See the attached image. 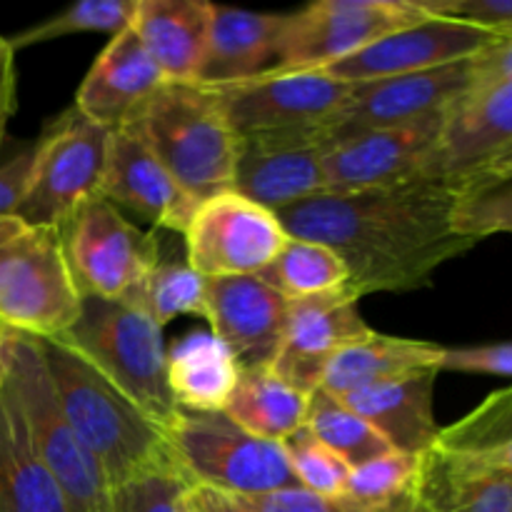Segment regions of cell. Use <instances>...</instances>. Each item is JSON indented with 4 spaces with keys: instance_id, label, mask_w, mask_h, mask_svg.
<instances>
[{
    "instance_id": "obj_1",
    "label": "cell",
    "mask_w": 512,
    "mask_h": 512,
    "mask_svg": "<svg viewBox=\"0 0 512 512\" xmlns=\"http://www.w3.org/2000/svg\"><path fill=\"white\" fill-rule=\"evenodd\" d=\"M460 190L443 180H410L358 193H323L275 213L288 238L320 243L348 268L355 300L430 285L435 270L473 250L458 235L453 210Z\"/></svg>"
},
{
    "instance_id": "obj_2",
    "label": "cell",
    "mask_w": 512,
    "mask_h": 512,
    "mask_svg": "<svg viewBox=\"0 0 512 512\" xmlns=\"http://www.w3.org/2000/svg\"><path fill=\"white\" fill-rule=\"evenodd\" d=\"M43 348L60 408L100 463L110 490L138 475L180 470L168 433L158 423L73 350L55 340H43Z\"/></svg>"
},
{
    "instance_id": "obj_3",
    "label": "cell",
    "mask_w": 512,
    "mask_h": 512,
    "mask_svg": "<svg viewBox=\"0 0 512 512\" xmlns=\"http://www.w3.org/2000/svg\"><path fill=\"white\" fill-rule=\"evenodd\" d=\"M120 128L133 135L198 203L233 190L238 135L203 85H160Z\"/></svg>"
},
{
    "instance_id": "obj_4",
    "label": "cell",
    "mask_w": 512,
    "mask_h": 512,
    "mask_svg": "<svg viewBox=\"0 0 512 512\" xmlns=\"http://www.w3.org/2000/svg\"><path fill=\"white\" fill-rule=\"evenodd\" d=\"M168 433L178 405L168 390L163 328L120 300L83 298L73 328L55 338Z\"/></svg>"
},
{
    "instance_id": "obj_5",
    "label": "cell",
    "mask_w": 512,
    "mask_h": 512,
    "mask_svg": "<svg viewBox=\"0 0 512 512\" xmlns=\"http://www.w3.org/2000/svg\"><path fill=\"white\" fill-rule=\"evenodd\" d=\"M5 355V385L23 413L40 460L63 490L70 512H110V483L60 408L43 340L10 330Z\"/></svg>"
},
{
    "instance_id": "obj_6",
    "label": "cell",
    "mask_w": 512,
    "mask_h": 512,
    "mask_svg": "<svg viewBox=\"0 0 512 512\" xmlns=\"http://www.w3.org/2000/svg\"><path fill=\"white\" fill-rule=\"evenodd\" d=\"M168 438L180 470L193 485L235 498L300 488L283 445L255 438L225 413L178 410Z\"/></svg>"
},
{
    "instance_id": "obj_7",
    "label": "cell",
    "mask_w": 512,
    "mask_h": 512,
    "mask_svg": "<svg viewBox=\"0 0 512 512\" xmlns=\"http://www.w3.org/2000/svg\"><path fill=\"white\" fill-rule=\"evenodd\" d=\"M75 288L58 228L25 225L0 258V323L38 340H55L80 318Z\"/></svg>"
},
{
    "instance_id": "obj_8",
    "label": "cell",
    "mask_w": 512,
    "mask_h": 512,
    "mask_svg": "<svg viewBox=\"0 0 512 512\" xmlns=\"http://www.w3.org/2000/svg\"><path fill=\"white\" fill-rule=\"evenodd\" d=\"M110 130L85 118L75 105L43 128L33 180L15 218L25 225L63 228L80 203L100 193Z\"/></svg>"
},
{
    "instance_id": "obj_9",
    "label": "cell",
    "mask_w": 512,
    "mask_h": 512,
    "mask_svg": "<svg viewBox=\"0 0 512 512\" xmlns=\"http://www.w3.org/2000/svg\"><path fill=\"white\" fill-rule=\"evenodd\" d=\"M65 260L83 298L125 300L158 265V238L145 233L103 195H90L60 228Z\"/></svg>"
},
{
    "instance_id": "obj_10",
    "label": "cell",
    "mask_w": 512,
    "mask_h": 512,
    "mask_svg": "<svg viewBox=\"0 0 512 512\" xmlns=\"http://www.w3.org/2000/svg\"><path fill=\"white\" fill-rule=\"evenodd\" d=\"M423 18L415 0H320L285 15L273 70H320Z\"/></svg>"
},
{
    "instance_id": "obj_11",
    "label": "cell",
    "mask_w": 512,
    "mask_h": 512,
    "mask_svg": "<svg viewBox=\"0 0 512 512\" xmlns=\"http://www.w3.org/2000/svg\"><path fill=\"white\" fill-rule=\"evenodd\" d=\"M183 235L188 265L205 280L258 275L288 240L273 210L235 190L203 200Z\"/></svg>"
},
{
    "instance_id": "obj_12",
    "label": "cell",
    "mask_w": 512,
    "mask_h": 512,
    "mask_svg": "<svg viewBox=\"0 0 512 512\" xmlns=\"http://www.w3.org/2000/svg\"><path fill=\"white\" fill-rule=\"evenodd\" d=\"M203 88L213 93L238 138L268 130L323 125L348 103L353 93L350 83L328 78L318 70H268L238 83Z\"/></svg>"
},
{
    "instance_id": "obj_13",
    "label": "cell",
    "mask_w": 512,
    "mask_h": 512,
    "mask_svg": "<svg viewBox=\"0 0 512 512\" xmlns=\"http://www.w3.org/2000/svg\"><path fill=\"white\" fill-rule=\"evenodd\" d=\"M330 143L325 125L240 135L233 190L273 213L323 195Z\"/></svg>"
},
{
    "instance_id": "obj_14",
    "label": "cell",
    "mask_w": 512,
    "mask_h": 512,
    "mask_svg": "<svg viewBox=\"0 0 512 512\" xmlns=\"http://www.w3.org/2000/svg\"><path fill=\"white\" fill-rule=\"evenodd\" d=\"M498 40L500 38L473 28V25L425 13V18L418 23L383 35L368 48L358 50V53L338 60V63L325 65L318 73L350 85L398 78V75L420 73V70L470 60L483 50L493 48Z\"/></svg>"
},
{
    "instance_id": "obj_15",
    "label": "cell",
    "mask_w": 512,
    "mask_h": 512,
    "mask_svg": "<svg viewBox=\"0 0 512 512\" xmlns=\"http://www.w3.org/2000/svg\"><path fill=\"white\" fill-rule=\"evenodd\" d=\"M473 58L398 78L355 83L348 103L325 125L330 140L348 138L375 128L418 123L440 115L470 93Z\"/></svg>"
},
{
    "instance_id": "obj_16",
    "label": "cell",
    "mask_w": 512,
    "mask_h": 512,
    "mask_svg": "<svg viewBox=\"0 0 512 512\" xmlns=\"http://www.w3.org/2000/svg\"><path fill=\"white\" fill-rule=\"evenodd\" d=\"M443 115L333 140L323 158L325 193H358L415 180L438 143Z\"/></svg>"
},
{
    "instance_id": "obj_17",
    "label": "cell",
    "mask_w": 512,
    "mask_h": 512,
    "mask_svg": "<svg viewBox=\"0 0 512 512\" xmlns=\"http://www.w3.org/2000/svg\"><path fill=\"white\" fill-rule=\"evenodd\" d=\"M370 333L373 330L358 313V300L345 288L315 298L290 300L288 328L270 370L310 395L320 388L330 360L345 345Z\"/></svg>"
},
{
    "instance_id": "obj_18",
    "label": "cell",
    "mask_w": 512,
    "mask_h": 512,
    "mask_svg": "<svg viewBox=\"0 0 512 512\" xmlns=\"http://www.w3.org/2000/svg\"><path fill=\"white\" fill-rule=\"evenodd\" d=\"M290 300L258 275L208 280L210 333L240 370L270 368L288 328Z\"/></svg>"
},
{
    "instance_id": "obj_19",
    "label": "cell",
    "mask_w": 512,
    "mask_h": 512,
    "mask_svg": "<svg viewBox=\"0 0 512 512\" xmlns=\"http://www.w3.org/2000/svg\"><path fill=\"white\" fill-rule=\"evenodd\" d=\"M508 148H512V83H503L468 93L445 110L438 143L415 180L455 185Z\"/></svg>"
},
{
    "instance_id": "obj_20",
    "label": "cell",
    "mask_w": 512,
    "mask_h": 512,
    "mask_svg": "<svg viewBox=\"0 0 512 512\" xmlns=\"http://www.w3.org/2000/svg\"><path fill=\"white\" fill-rule=\"evenodd\" d=\"M98 195H103L118 210H128L155 228L175 233H185L200 205L123 128L110 130L108 158Z\"/></svg>"
},
{
    "instance_id": "obj_21",
    "label": "cell",
    "mask_w": 512,
    "mask_h": 512,
    "mask_svg": "<svg viewBox=\"0 0 512 512\" xmlns=\"http://www.w3.org/2000/svg\"><path fill=\"white\" fill-rule=\"evenodd\" d=\"M165 83V75L128 25L115 33L93 60L73 105L93 123L115 130Z\"/></svg>"
},
{
    "instance_id": "obj_22",
    "label": "cell",
    "mask_w": 512,
    "mask_h": 512,
    "mask_svg": "<svg viewBox=\"0 0 512 512\" xmlns=\"http://www.w3.org/2000/svg\"><path fill=\"white\" fill-rule=\"evenodd\" d=\"M213 3L138 0L130 28L168 83H198L208 53Z\"/></svg>"
},
{
    "instance_id": "obj_23",
    "label": "cell",
    "mask_w": 512,
    "mask_h": 512,
    "mask_svg": "<svg viewBox=\"0 0 512 512\" xmlns=\"http://www.w3.org/2000/svg\"><path fill=\"white\" fill-rule=\"evenodd\" d=\"M438 375V370H425L393 383L355 390L338 400L373 425L390 450L420 458L440 435L433 413Z\"/></svg>"
},
{
    "instance_id": "obj_24",
    "label": "cell",
    "mask_w": 512,
    "mask_h": 512,
    "mask_svg": "<svg viewBox=\"0 0 512 512\" xmlns=\"http://www.w3.org/2000/svg\"><path fill=\"white\" fill-rule=\"evenodd\" d=\"M285 15L213 5L208 53L198 85H225L275 68Z\"/></svg>"
},
{
    "instance_id": "obj_25",
    "label": "cell",
    "mask_w": 512,
    "mask_h": 512,
    "mask_svg": "<svg viewBox=\"0 0 512 512\" xmlns=\"http://www.w3.org/2000/svg\"><path fill=\"white\" fill-rule=\"evenodd\" d=\"M418 505L423 512H512V470L433 445L420 455Z\"/></svg>"
},
{
    "instance_id": "obj_26",
    "label": "cell",
    "mask_w": 512,
    "mask_h": 512,
    "mask_svg": "<svg viewBox=\"0 0 512 512\" xmlns=\"http://www.w3.org/2000/svg\"><path fill=\"white\" fill-rule=\"evenodd\" d=\"M443 350L435 343L393 335L370 333L355 343L345 345L325 368L320 390L333 398L355 393V390L373 388V385L393 383L408 375L438 370Z\"/></svg>"
},
{
    "instance_id": "obj_27",
    "label": "cell",
    "mask_w": 512,
    "mask_h": 512,
    "mask_svg": "<svg viewBox=\"0 0 512 512\" xmlns=\"http://www.w3.org/2000/svg\"><path fill=\"white\" fill-rule=\"evenodd\" d=\"M0 512H70L5 383L0 393Z\"/></svg>"
},
{
    "instance_id": "obj_28",
    "label": "cell",
    "mask_w": 512,
    "mask_h": 512,
    "mask_svg": "<svg viewBox=\"0 0 512 512\" xmlns=\"http://www.w3.org/2000/svg\"><path fill=\"white\" fill-rule=\"evenodd\" d=\"M238 378L240 365L213 333H190L168 350V390L185 413H223Z\"/></svg>"
},
{
    "instance_id": "obj_29",
    "label": "cell",
    "mask_w": 512,
    "mask_h": 512,
    "mask_svg": "<svg viewBox=\"0 0 512 512\" xmlns=\"http://www.w3.org/2000/svg\"><path fill=\"white\" fill-rule=\"evenodd\" d=\"M310 395L285 383L270 368L240 370L238 385L223 413L250 435L283 443L305 425Z\"/></svg>"
},
{
    "instance_id": "obj_30",
    "label": "cell",
    "mask_w": 512,
    "mask_h": 512,
    "mask_svg": "<svg viewBox=\"0 0 512 512\" xmlns=\"http://www.w3.org/2000/svg\"><path fill=\"white\" fill-rule=\"evenodd\" d=\"M420 458L385 453L350 470L345 493L335 503L345 512H415L418 510Z\"/></svg>"
},
{
    "instance_id": "obj_31",
    "label": "cell",
    "mask_w": 512,
    "mask_h": 512,
    "mask_svg": "<svg viewBox=\"0 0 512 512\" xmlns=\"http://www.w3.org/2000/svg\"><path fill=\"white\" fill-rule=\"evenodd\" d=\"M435 445L493 468L512 470V385L488 395L473 413L440 430Z\"/></svg>"
},
{
    "instance_id": "obj_32",
    "label": "cell",
    "mask_w": 512,
    "mask_h": 512,
    "mask_svg": "<svg viewBox=\"0 0 512 512\" xmlns=\"http://www.w3.org/2000/svg\"><path fill=\"white\" fill-rule=\"evenodd\" d=\"M258 278L288 300H303L343 290L348 285V268L340 255L325 245L288 238Z\"/></svg>"
},
{
    "instance_id": "obj_33",
    "label": "cell",
    "mask_w": 512,
    "mask_h": 512,
    "mask_svg": "<svg viewBox=\"0 0 512 512\" xmlns=\"http://www.w3.org/2000/svg\"><path fill=\"white\" fill-rule=\"evenodd\" d=\"M120 303L133 305L148 315L158 328H165L178 315L208 318V280L195 273L188 263L158 260L153 270L130 290Z\"/></svg>"
},
{
    "instance_id": "obj_34",
    "label": "cell",
    "mask_w": 512,
    "mask_h": 512,
    "mask_svg": "<svg viewBox=\"0 0 512 512\" xmlns=\"http://www.w3.org/2000/svg\"><path fill=\"white\" fill-rule=\"evenodd\" d=\"M305 428L333 453H338L350 468H360L380 455L393 453L373 425L320 388L310 393Z\"/></svg>"
},
{
    "instance_id": "obj_35",
    "label": "cell",
    "mask_w": 512,
    "mask_h": 512,
    "mask_svg": "<svg viewBox=\"0 0 512 512\" xmlns=\"http://www.w3.org/2000/svg\"><path fill=\"white\" fill-rule=\"evenodd\" d=\"M138 0H80V3L68 5L63 13L43 20L38 25H30L23 33L13 35L10 45L15 50L30 48L38 43H50V40L65 38V35L78 33H120L128 28L133 20Z\"/></svg>"
},
{
    "instance_id": "obj_36",
    "label": "cell",
    "mask_w": 512,
    "mask_h": 512,
    "mask_svg": "<svg viewBox=\"0 0 512 512\" xmlns=\"http://www.w3.org/2000/svg\"><path fill=\"white\" fill-rule=\"evenodd\" d=\"M280 445L300 488L328 500H338L345 493L353 468L328 445L320 443L305 425L290 433Z\"/></svg>"
},
{
    "instance_id": "obj_37",
    "label": "cell",
    "mask_w": 512,
    "mask_h": 512,
    "mask_svg": "<svg viewBox=\"0 0 512 512\" xmlns=\"http://www.w3.org/2000/svg\"><path fill=\"white\" fill-rule=\"evenodd\" d=\"M453 228L475 243L490 235L512 233V178L460 193L453 210Z\"/></svg>"
},
{
    "instance_id": "obj_38",
    "label": "cell",
    "mask_w": 512,
    "mask_h": 512,
    "mask_svg": "<svg viewBox=\"0 0 512 512\" xmlns=\"http://www.w3.org/2000/svg\"><path fill=\"white\" fill-rule=\"evenodd\" d=\"M190 478L180 470L145 473L110 490V512H183Z\"/></svg>"
},
{
    "instance_id": "obj_39",
    "label": "cell",
    "mask_w": 512,
    "mask_h": 512,
    "mask_svg": "<svg viewBox=\"0 0 512 512\" xmlns=\"http://www.w3.org/2000/svg\"><path fill=\"white\" fill-rule=\"evenodd\" d=\"M423 13L458 20L495 38H512V0H415Z\"/></svg>"
},
{
    "instance_id": "obj_40",
    "label": "cell",
    "mask_w": 512,
    "mask_h": 512,
    "mask_svg": "<svg viewBox=\"0 0 512 512\" xmlns=\"http://www.w3.org/2000/svg\"><path fill=\"white\" fill-rule=\"evenodd\" d=\"M483 373L512 378V343L478 345V348H445L440 358V373Z\"/></svg>"
},
{
    "instance_id": "obj_41",
    "label": "cell",
    "mask_w": 512,
    "mask_h": 512,
    "mask_svg": "<svg viewBox=\"0 0 512 512\" xmlns=\"http://www.w3.org/2000/svg\"><path fill=\"white\" fill-rule=\"evenodd\" d=\"M38 143H28L0 163V218L18 213L33 180Z\"/></svg>"
},
{
    "instance_id": "obj_42",
    "label": "cell",
    "mask_w": 512,
    "mask_h": 512,
    "mask_svg": "<svg viewBox=\"0 0 512 512\" xmlns=\"http://www.w3.org/2000/svg\"><path fill=\"white\" fill-rule=\"evenodd\" d=\"M235 498V495H233ZM255 512H345L335 500L320 498L303 488L278 490V493L258 495V498H240Z\"/></svg>"
},
{
    "instance_id": "obj_43",
    "label": "cell",
    "mask_w": 512,
    "mask_h": 512,
    "mask_svg": "<svg viewBox=\"0 0 512 512\" xmlns=\"http://www.w3.org/2000/svg\"><path fill=\"white\" fill-rule=\"evenodd\" d=\"M503 83H512V38L498 40L493 48L475 55L473 73H470V93Z\"/></svg>"
},
{
    "instance_id": "obj_44",
    "label": "cell",
    "mask_w": 512,
    "mask_h": 512,
    "mask_svg": "<svg viewBox=\"0 0 512 512\" xmlns=\"http://www.w3.org/2000/svg\"><path fill=\"white\" fill-rule=\"evenodd\" d=\"M18 108V68H15V48L10 38L0 35V145L5 140L10 118Z\"/></svg>"
},
{
    "instance_id": "obj_45",
    "label": "cell",
    "mask_w": 512,
    "mask_h": 512,
    "mask_svg": "<svg viewBox=\"0 0 512 512\" xmlns=\"http://www.w3.org/2000/svg\"><path fill=\"white\" fill-rule=\"evenodd\" d=\"M183 512H223L220 493L205 488V485H190L183 498Z\"/></svg>"
},
{
    "instance_id": "obj_46",
    "label": "cell",
    "mask_w": 512,
    "mask_h": 512,
    "mask_svg": "<svg viewBox=\"0 0 512 512\" xmlns=\"http://www.w3.org/2000/svg\"><path fill=\"white\" fill-rule=\"evenodd\" d=\"M220 508H223V512H255L250 510L240 498H233V495H223V493H220Z\"/></svg>"
},
{
    "instance_id": "obj_47",
    "label": "cell",
    "mask_w": 512,
    "mask_h": 512,
    "mask_svg": "<svg viewBox=\"0 0 512 512\" xmlns=\"http://www.w3.org/2000/svg\"><path fill=\"white\" fill-rule=\"evenodd\" d=\"M10 333V330H8ZM8 338V335H5ZM5 338L0 343V393H3V383H5V370H8V355H5Z\"/></svg>"
},
{
    "instance_id": "obj_48",
    "label": "cell",
    "mask_w": 512,
    "mask_h": 512,
    "mask_svg": "<svg viewBox=\"0 0 512 512\" xmlns=\"http://www.w3.org/2000/svg\"><path fill=\"white\" fill-rule=\"evenodd\" d=\"M8 325H5V323H0V343H3V338H5V335H8Z\"/></svg>"
},
{
    "instance_id": "obj_49",
    "label": "cell",
    "mask_w": 512,
    "mask_h": 512,
    "mask_svg": "<svg viewBox=\"0 0 512 512\" xmlns=\"http://www.w3.org/2000/svg\"><path fill=\"white\" fill-rule=\"evenodd\" d=\"M415 512H423V510H420V505H418V510H415Z\"/></svg>"
}]
</instances>
